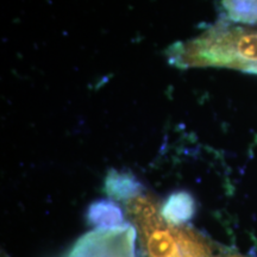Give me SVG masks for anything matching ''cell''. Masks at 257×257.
I'll list each match as a JSON object with an SVG mask.
<instances>
[{
    "instance_id": "52a82bcc",
    "label": "cell",
    "mask_w": 257,
    "mask_h": 257,
    "mask_svg": "<svg viewBox=\"0 0 257 257\" xmlns=\"http://www.w3.org/2000/svg\"><path fill=\"white\" fill-rule=\"evenodd\" d=\"M225 19L237 24H257V0H221Z\"/></svg>"
},
{
    "instance_id": "277c9868",
    "label": "cell",
    "mask_w": 257,
    "mask_h": 257,
    "mask_svg": "<svg viewBox=\"0 0 257 257\" xmlns=\"http://www.w3.org/2000/svg\"><path fill=\"white\" fill-rule=\"evenodd\" d=\"M106 194L114 200L127 201L143 194L146 188L131 172L108 170L104 185Z\"/></svg>"
},
{
    "instance_id": "6da1fadb",
    "label": "cell",
    "mask_w": 257,
    "mask_h": 257,
    "mask_svg": "<svg viewBox=\"0 0 257 257\" xmlns=\"http://www.w3.org/2000/svg\"><path fill=\"white\" fill-rule=\"evenodd\" d=\"M178 67H223L257 74V28L231 25L220 19L200 36L169 50Z\"/></svg>"
},
{
    "instance_id": "3957f363",
    "label": "cell",
    "mask_w": 257,
    "mask_h": 257,
    "mask_svg": "<svg viewBox=\"0 0 257 257\" xmlns=\"http://www.w3.org/2000/svg\"><path fill=\"white\" fill-rule=\"evenodd\" d=\"M137 232L131 223L83 234L62 257H136Z\"/></svg>"
},
{
    "instance_id": "5b68a950",
    "label": "cell",
    "mask_w": 257,
    "mask_h": 257,
    "mask_svg": "<svg viewBox=\"0 0 257 257\" xmlns=\"http://www.w3.org/2000/svg\"><path fill=\"white\" fill-rule=\"evenodd\" d=\"M161 213L169 223L182 225L192 219L195 213V200L187 191H176L167 198Z\"/></svg>"
},
{
    "instance_id": "7a4b0ae2",
    "label": "cell",
    "mask_w": 257,
    "mask_h": 257,
    "mask_svg": "<svg viewBox=\"0 0 257 257\" xmlns=\"http://www.w3.org/2000/svg\"><path fill=\"white\" fill-rule=\"evenodd\" d=\"M125 207L143 257H211L206 240L193 229L166 220L150 195L143 193L125 201Z\"/></svg>"
},
{
    "instance_id": "8992f818",
    "label": "cell",
    "mask_w": 257,
    "mask_h": 257,
    "mask_svg": "<svg viewBox=\"0 0 257 257\" xmlns=\"http://www.w3.org/2000/svg\"><path fill=\"white\" fill-rule=\"evenodd\" d=\"M87 218L95 229H112L125 224L123 211L115 202L107 199L92 202L88 207Z\"/></svg>"
}]
</instances>
